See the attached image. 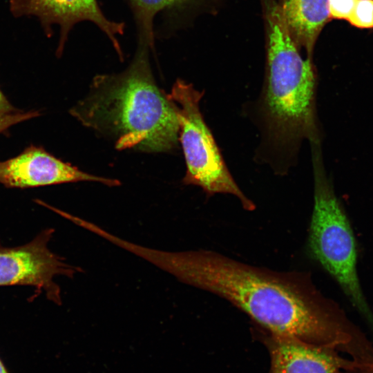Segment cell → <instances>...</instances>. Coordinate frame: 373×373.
Wrapping results in <instances>:
<instances>
[{
  "label": "cell",
  "mask_w": 373,
  "mask_h": 373,
  "mask_svg": "<svg viewBox=\"0 0 373 373\" xmlns=\"http://www.w3.org/2000/svg\"><path fill=\"white\" fill-rule=\"evenodd\" d=\"M0 373H9L4 363L0 358Z\"/></svg>",
  "instance_id": "obj_17"
},
{
  "label": "cell",
  "mask_w": 373,
  "mask_h": 373,
  "mask_svg": "<svg viewBox=\"0 0 373 373\" xmlns=\"http://www.w3.org/2000/svg\"><path fill=\"white\" fill-rule=\"evenodd\" d=\"M149 48L139 44L124 70L95 76L87 95L69 111L117 150L158 153L178 148L176 113L155 82Z\"/></svg>",
  "instance_id": "obj_3"
},
{
  "label": "cell",
  "mask_w": 373,
  "mask_h": 373,
  "mask_svg": "<svg viewBox=\"0 0 373 373\" xmlns=\"http://www.w3.org/2000/svg\"><path fill=\"white\" fill-rule=\"evenodd\" d=\"M82 181L97 182L108 186L120 184L117 180L84 172L43 148L32 145L17 156L0 162V183L8 188H32Z\"/></svg>",
  "instance_id": "obj_8"
},
{
  "label": "cell",
  "mask_w": 373,
  "mask_h": 373,
  "mask_svg": "<svg viewBox=\"0 0 373 373\" xmlns=\"http://www.w3.org/2000/svg\"><path fill=\"white\" fill-rule=\"evenodd\" d=\"M39 115L37 111H29L26 113L19 112L5 117L0 119V133L5 131L10 126L22 121L37 117Z\"/></svg>",
  "instance_id": "obj_14"
},
{
  "label": "cell",
  "mask_w": 373,
  "mask_h": 373,
  "mask_svg": "<svg viewBox=\"0 0 373 373\" xmlns=\"http://www.w3.org/2000/svg\"><path fill=\"white\" fill-rule=\"evenodd\" d=\"M266 30L265 79L258 101L268 162L278 173L297 160L304 140L321 144L316 111L317 75L313 58L304 59L290 36L277 0H262Z\"/></svg>",
  "instance_id": "obj_2"
},
{
  "label": "cell",
  "mask_w": 373,
  "mask_h": 373,
  "mask_svg": "<svg viewBox=\"0 0 373 373\" xmlns=\"http://www.w3.org/2000/svg\"><path fill=\"white\" fill-rule=\"evenodd\" d=\"M53 233L52 229H47L25 245L0 247V286H32L40 293L44 292L48 300L61 305V289L55 277L72 278L83 269L67 263L50 251L48 242Z\"/></svg>",
  "instance_id": "obj_6"
},
{
  "label": "cell",
  "mask_w": 373,
  "mask_h": 373,
  "mask_svg": "<svg viewBox=\"0 0 373 373\" xmlns=\"http://www.w3.org/2000/svg\"><path fill=\"white\" fill-rule=\"evenodd\" d=\"M198 0H128L139 32V44L153 49L154 47L153 20L160 11L183 7Z\"/></svg>",
  "instance_id": "obj_11"
},
{
  "label": "cell",
  "mask_w": 373,
  "mask_h": 373,
  "mask_svg": "<svg viewBox=\"0 0 373 373\" xmlns=\"http://www.w3.org/2000/svg\"><path fill=\"white\" fill-rule=\"evenodd\" d=\"M146 260L180 282L231 303L269 332L331 347L363 361L373 345L308 273L278 271L211 250L151 249Z\"/></svg>",
  "instance_id": "obj_1"
},
{
  "label": "cell",
  "mask_w": 373,
  "mask_h": 373,
  "mask_svg": "<svg viewBox=\"0 0 373 373\" xmlns=\"http://www.w3.org/2000/svg\"><path fill=\"white\" fill-rule=\"evenodd\" d=\"M343 373H373V363L361 365L350 359V365L343 370Z\"/></svg>",
  "instance_id": "obj_16"
},
{
  "label": "cell",
  "mask_w": 373,
  "mask_h": 373,
  "mask_svg": "<svg viewBox=\"0 0 373 373\" xmlns=\"http://www.w3.org/2000/svg\"><path fill=\"white\" fill-rule=\"evenodd\" d=\"M347 21L359 29L373 28V0H358Z\"/></svg>",
  "instance_id": "obj_12"
},
{
  "label": "cell",
  "mask_w": 373,
  "mask_h": 373,
  "mask_svg": "<svg viewBox=\"0 0 373 373\" xmlns=\"http://www.w3.org/2000/svg\"><path fill=\"white\" fill-rule=\"evenodd\" d=\"M10 8L17 17H37L48 36L52 33L50 27L57 24L60 28L57 48L59 55L73 27L79 22L88 21L107 36L120 59H123L118 37L124 33V23L108 19L97 0H10Z\"/></svg>",
  "instance_id": "obj_7"
},
{
  "label": "cell",
  "mask_w": 373,
  "mask_h": 373,
  "mask_svg": "<svg viewBox=\"0 0 373 373\" xmlns=\"http://www.w3.org/2000/svg\"><path fill=\"white\" fill-rule=\"evenodd\" d=\"M19 112L20 111L12 106L0 90V119Z\"/></svg>",
  "instance_id": "obj_15"
},
{
  "label": "cell",
  "mask_w": 373,
  "mask_h": 373,
  "mask_svg": "<svg viewBox=\"0 0 373 373\" xmlns=\"http://www.w3.org/2000/svg\"><path fill=\"white\" fill-rule=\"evenodd\" d=\"M253 333L269 352V373H343L350 363L331 347L273 334L257 325Z\"/></svg>",
  "instance_id": "obj_9"
},
{
  "label": "cell",
  "mask_w": 373,
  "mask_h": 373,
  "mask_svg": "<svg viewBox=\"0 0 373 373\" xmlns=\"http://www.w3.org/2000/svg\"><path fill=\"white\" fill-rule=\"evenodd\" d=\"M204 90L178 79L166 94L176 113L179 143L185 162L182 182L198 186L208 197L217 193L236 197L244 209L255 210V204L241 191L231 175L213 135L200 111Z\"/></svg>",
  "instance_id": "obj_5"
},
{
  "label": "cell",
  "mask_w": 373,
  "mask_h": 373,
  "mask_svg": "<svg viewBox=\"0 0 373 373\" xmlns=\"http://www.w3.org/2000/svg\"><path fill=\"white\" fill-rule=\"evenodd\" d=\"M285 26L298 48L313 58L316 41L331 21L328 0H278Z\"/></svg>",
  "instance_id": "obj_10"
},
{
  "label": "cell",
  "mask_w": 373,
  "mask_h": 373,
  "mask_svg": "<svg viewBox=\"0 0 373 373\" xmlns=\"http://www.w3.org/2000/svg\"><path fill=\"white\" fill-rule=\"evenodd\" d=\"M314 174V206L307 250L338 284L352 305L373 328V313L357 274L355 237L343 206L323 164L321 144H310Z\"/></svg>",
  "instance_id": "obj_4"
},
{
  "label": "cell",
  "mask_w": 373,
  "mask_h": 373,
  "mask_svg": "<svg viewBox=\"0 0 373 373\" xmlns=\"http://www.w3.org/2000/svg\"><path fill=\"white\" fill-rule=\"evenodd\" d=\"M358 0H328L330 19L345 20L352 15Z\"/></svg>",
  "instance_id": "obj_13"
}]
</instances>
